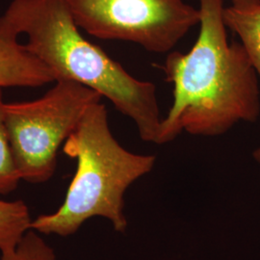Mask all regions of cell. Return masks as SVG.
I'll use <instances>...</instances> for the list:
<instances>
[{
	"mask_svg": "<svg viewBox=\"0 0 260 260\" xmlns=\"http://www.w3.org/2000/svg\"><path fill=\"white\" fill-rule=\"evenodd\" d=\"M200 32L187 53L169 52L162 69L174 102L162 119L159 145L186 131L216 137L260 116V81L240 42H229L223 0H199Z\"/></svg>",
	"mask_w": 260,
	"mask_h": 260,
	"instance_id": "obj_1",
	"label": "cell"
},
{
	"mask_svg": "<svg viewBox=\"0 0 260 260\" xmlns=\"http://www.w3.org/2000/svg\"><path fill=\"white\" fill-rule=\"evenodd\" d=\"M28 51L53 73L111 102L135 122L140 138L159 145L161 122L156 86L129 75L123 67L83 37L66 0H13L0 17Z\"/></svg>",
	"mask_w": 260,
	"mask_h": 260,
	"instance_id": "obj_2",
	"label": "cell"
},
{
	"mask_svg": "<svg viewBox=\"0 0 260 260\" xmlns=\"http://www.w3.org/2000/svg\"><path fill=\"white\" fill-rule=\"evenodd\" d=\"M64 152L77 162L65 201L52 214L32 221L31 230L68 236L87 220L100 216L123 233L127 222L123 196L127 188L154 167V155L133 153L112 134L106 107L101 103L85 112L75 131L66 140Z\"/></svg>",
	"mask_w": 260,
	"mask_h": 260,
	"instance_id": "obj_3",
	"label": "cell"
},
{
	"mask_svg": "<svg viewBox=\"0 0 260 260\" xmlns=\"http://www.w3.org/2000/svg\"><path fill=\"white\" fill-rule=\"evenodd\" d=\"M33 102L5 103V124L20 179L32 183L52 177L57 152L103 96L84 85L60 79Z\"/></svg>",
	"mask_w": 260,
	"mask_h": 260,
	"instance_id": "obj_4",
	"label": "cell"
},
{
	"mask_svg": "<svg viewBox=\"0 0 260 260\" xmlns=\"http://www.w3.org/2000/svg\"><path fill=\"white\" fill-rule=\"evenodd\" d=\"M77 26L93 37L171 52L200 23V10L184 0H66Z\"/></svg>",
	"mask_w": 260,
	"mask_h": 260,
	"instance_id": "obj_5",
	"label": "cell"
},
{
	"mask_svg": "<svg viewBox=\"0 0 260 260\" xmlns=\"http://www.w3.org/2000/svg\"><path fill=\"white\" fill-rule=\"evenodd\" d=\"M0 18V88L39 87L55 82L53 73L32 55Z\"/></svg>",
	"mask_w": 260,
	"mask_h": 260,
	"instance_id": "obj_6",
	"label": "cell"
},
{
	"mask_svg": "<svg viewBox=\"0 0 260 260\" xmlns=\"http://www.w3.org/2000/svg\"><path fill=\"white\" fill-rule=\"evenodd\" d=\"M223 19L240 39L260 81V0H230Z\"/></svg>",
	"mask_w": 260,
	"mask_h": 260,
	"instance_id": "obj_7",
	"label": "cell"
},
{
	"mask_svg": "<svg viewBox=\"0 0 260 260\" xmlns=\"http://www.w3.org/2000/svg\"><path fill=\"white\" fill-rule=\"evenodd\" d=\"M32 220L26 205L21 202L0 201V251H15L23 236L31 230Z\"/></svg>",
	"mask_w": 260,
	"mask_h": 260,
	"instance_id": "obj_8",
	"label": "cell"
},
{
	"mask_svg": "<svg viewBox=\"0 0 260 260\" xmlns=\"http://www.w3.org/2000/svg\"><path fill=\"white\" fill-rule=\"evenodd\" d=\"M20 180L5 124V103L0 88V194L15 190Z\"/></svg>",
	"mask_w": 260,
	"mask_h": 260,
	"instance_id": "obj_9",
	"label": "cell"
},
{
	"mask_svg": "<svg viewBox=\"0 0 260 260\" xmlns=\"http://www.w3.org/2000/svg\"><path fill=\"white\" fill-rule=\"evenodd\" d=\"M2 260H55V253L44 239L30 230L19 242L16 250L3 254Z\"/></svg>",
	"mask_w": 260,
	"mask_h": 260,
	"instance_id": "obj_10",
	"label": "cell"
},
{
	"mask_svg": "<svg viewBox=\"0 0 260 260\" xmlns=\"http://www.w3.org/2000/svg\"><path fill=\"white\" fill-rule=\"evenodd\" d=\"M252 156H253V159L255 160V162H257L260 165V147L253 151Z\"/></svg>",
	"mask_w": 260,
	"mask_h": 260,
	"instance_id": "obj_11",
	"label": "cell"
}]
</instances>
